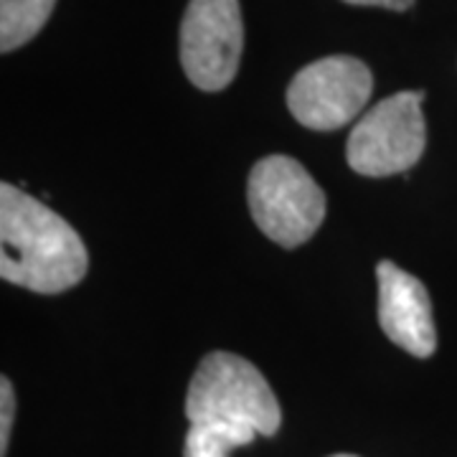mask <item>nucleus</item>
Instances as JSON below:
<instances>
[{
    "label": "nucleus",
    "instance_id": "nucleus-12",
    "mask_svg": "<svg viewBox=\"0 0 457 457\" xmlns=\"http://www.w3.org/2000/svg\"><path fill=\"white\" fill-rule=\"evenodd\" d=\"M330 457H359V455H345V453H343V455H330Z\"/></svg>",
    "mask_w": 457,
    "mask_h": 457
},
{
    "label": "nucleus",
    "instance_id": "nucleus-7",
    "mask_svg": "<svg viewBox=\"0 0 457 457\" xmlns=\"http://www.w3.org/2000/svg\"><path fill=\"white\" fill-rule=\"evenodd\" d=\"M376 279L378 320L384 333L417 359L432 356L437 348V330L425 285L389 260L378 262Z\"/></svg>",
    "mask_w": 457,
    "mask_h": 457
},
{
    "label": "nucleus",
    "instance_id": "nucleus-5",
    "mask_svg": "<svg viewBox=\"0 0 457 457\" xmlns=\"http://www.w3.org/2000/svg\"><path fill=\"white\" fill-rule=\"evenodd\" d=\"M245 46L239 0H191L180 21V64L204 92L231 84Z\"/></svg>",
    "mask_w": 457,
    "mask_h": 457
},
{
    "label": "nucleus",
    "instance_id": "nucleus-11",
    "mask_svg": "<svg viewBox=\"0 0 457 457\" xmlns=\"http://www.w3.org/2000/svg\"><path fill=\"white\" fill-rule=\"evenodd\" d=\"M353 5H378V8H389V11H407L411 8L414 0H345Z\"/></svg>",
    "mask_w": 457,
    "mask_h": 457
},
{
    "label": "nucleus",
    "instance_id": "nucleus-8",
    "mask_svg": "<svg viewBox=\"0 0 457 457\" xmlns=\"http://www.w3.org/2000/svg\"><path fill=\"white\" fill-rule=\"evenodd\" d=\"M56 0H0V49L3 54L29 44L49 21Z\"/></svg>",
    "mask_w": 457,
    "mask_h": 457
},
{
    "label": "nucleus",
    "instance_id": "nucleus-6",
    "mask_svg": "<svg viewBox=\"0 0 457 457\" xmlns=\"http://www.w3.org/2000/svg\"><path fill=\"white\" fill-rule=\"evenodd\" d=\"M374 89L371 69L353 56H326L295 74L287 107L311 130H336L366 107Z\"/></svg>",
    "mask_w": 457,
    "mask_h": 457
},
{
    "label": "nucleus",
    "instance_id": "nucleus-10",
    "mask_svg": "<svg viewBox=\"0 0 457 457\" xmlns=\"http://www.w3.org/2000/svg\"><path fill=\"white\" fill-rule=\"evenodd\" d=\"M13 417H16V394H13V384L3 376L0 378V457L8 455Z\"/></svg>",
    "mask_w": 457,
    "mask_h": 457
},
{
    "label": "nucleus",
    "instance_id": "nucleus-3",
    "mask_svg": "<svg viewBox=\"0 0 457 457\" xmlns=\"http://www.w3.org/2000/svg\"><path fill=\"white\" fill-rule=\"evenodd\" d=\"M246 194L254 224L279 246L305 245L323 224L326 194L295 158H262L249 173Z\"/></svg>",
    "mask_w": 457,
    "mask_h": 457
},
{
    "label": "nucleus",
    "instance_id": "nucleus-1",
    "mask_svg": "<svg viewBox=\"0 0 457 457\" xmlns=\"http://www.w3.org/2000/svg\"><path fill=\"white\" fill-rule=\"evenodd\" d=\"M87 267V246L69 221L16 186H0V278L56 295L79 285Z\"/></svg>",
    "mask_w": 457,
    "mask_h": 457
},
{
    "label": "nucleus",
    "instance_id": "nucleus-9",
    "mask_svg": "<svg viewBox=\"0 0 457 457\" xmlns=\"http://www.w3.org/2000/svg\"><path fill=\"white\" fill-rule=\"evenodd\" d=\"M260 432L234 422H196L188 427L183 457H228L234 447H245Z\"/></svg>",
    "mask_w": 457,
    "mask_h": 457
},
{
    "label": "nucleus",
    "instance_id": "nucleus-2",
    "mask_svg": "<svg viewBox=\"0 0 457 457\" xmlns=\"http://www.w3.org/2000/svg\"><path fill=\"white\" fill-rule=\"evenodd\" d=\"M186 417L191 425L234 422L254 427L262 437L278 435L282 425L278 396L260 369L227 351H213L198 363L188 384Z\"/></svg>",
    "mask_w": 457,
    "mask_h": 457
},
{
    "label": "nucleus",
    "instance_id": "nucleus-4",
    "mask_svg": "<svg viewBox=\"0 0 457 457\" xmlns=\"http://www.w3.org/2000/svg\"><path fill=\"white\" fill-rule=\"evenodd\" d=\"M422 99V92H399L381 99L356 122L345 155L359 176H396L422 158L427 143Z\"/></svg>",
    "mask_w": 457,
    "mask_h": 457
}]
</instances>
